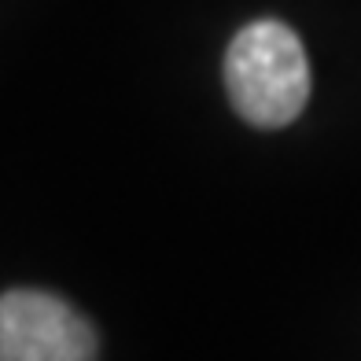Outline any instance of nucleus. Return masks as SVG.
Masks as SVG:
<instances>
[{
    "mask_svg": "<svg viewBox=\"0 0 361 361\" xmlns=\"http://www.w3.org/2000/svg\"><path fill=\"white\" fill-rule=\"evenodd\" d=\"M0 361H96V332L48 291L0 295Z\"/></svg>",
    "mask_w": 361,
    "mask_h": 361,
    "instance_id": "f03ea898",
    "label": "nucleus"
},
{
    "mask_svg": "<svg viewBox=\"0 0 361 361\" xmlns=\"http://www.w3.org/2000/svg\"><path fill=\"white\" fill-rule=\"evenodd\" d=\"M225 89L236 114L258 129H281L310 100V59L295 30L276 19L243 26L225 52Z\"/></svg>",
    "mask_w": 361,
    "mask_h": 361,
    "instance_id": "f257e3e1",
    "label": "nucleus"
}]
</instances>
